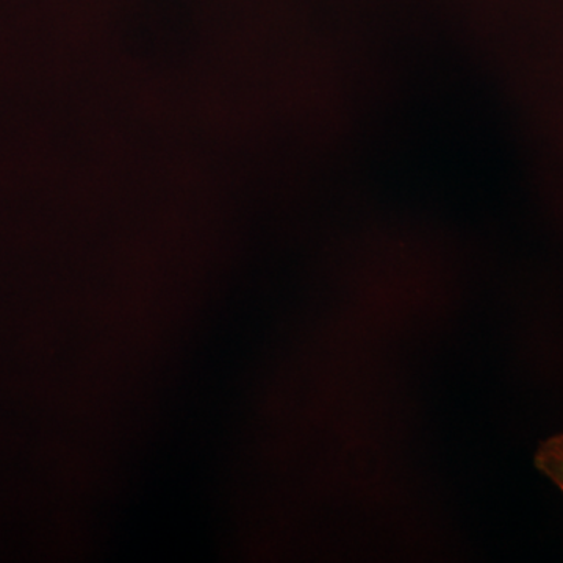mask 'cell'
<instances>
[{
    "label": "cell",
    "instance_id": "obj_1",
    "mask_svg": "<svg viewBox=\"0 0 563 563\" xmlns=\"http://www.w3.org/2000/svg\"><path fill=\"white\" fill-rule=\"evenodd\" d=\"M537 468L563 492V433L551 437L536 455Z\"/></svg>",
    "mask_w": 563,
    "mask_h": 563
}]
</instances>
